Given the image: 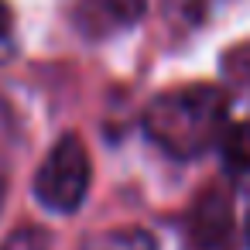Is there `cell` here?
I'll use <instances>...</instances> for the list:
<instances>
[{"instance_id": "6da1fadb", "label": "cell", "mask_w": 250, "mask_h": 250, "mask_svg": "<svg viewBox=\"0 0 250 250\" xmlns=\"http://www.w3.org/2000/svg\"><path fill=\"white\" fill-rule=\"evenodd\" d=\"M229 117V96L212 83H188L158 93L144 106V134L175 161H192L219 144Z\"/></svg>"}, {"instance_id": "7a4b0ae2", "label": "cell", "mask_w": 250, "mask_h": 250, "mask_svg": "<svg viewBox=\"0 0 250 250\" xmlns=\"http://www.w3.org/2000/svg\"><path fill=\"white\" fill-rule=\"evenodd\" d=\"M89 182H93V161L86 144L79 141V134H62L45 154V161L38 165L31 188L45 209L59 216H72L86 202Z\"/></svg>"}, {"instance_id": "3957f363", "label": "cell", "mask_w": 250, "mask_h": 250, "mask_svg": "<svg viewBox=\"0 0 250 250\" xmlns=\"http://www.w3.org/2000/svg\"><path fill=\"white\" fill-rule=\"evenodd\" d=\"M188 250H240L236 247V209L229 185H206L185 216Z\"/></svg>"}, {"instance_id": "277c9868", "label": "cell", "mask_w": 250, "mask_h": 250, "mask_svg": "<svg viewBox=\"0 0 250 250\" xmlns=\"http://www.w3.org/2000/svg\"><path fill=\"white\" fill-rule=\"evenodd\" d=\"M216 147H219L226 175L236 178V182H250V120L229 124Z\"/></svg>"}, {"instance_id": "5b68a950", "label": "cell", "mask_w": 250, "mask_h": 250, "mask_svg": "<svg viewBox=\"0 0 250 250\" xmlns=\"http://www.w3.org/2000/svg\"><path fill=\"white\" fill-rule=\"evenodd\" d=\"M83 250H158V240L141 226H127V229H110V233L89 236Z\"/></svg>"}, {"instance_id": "8992f818", "label": "cell", "mask_w": 250, "mask_h": 250, "mask_svg": "<svg viewBox=\"0 0 250 250\" xmlns=\"http://www.w3.org/2000/svg\"><path fill=\"white\" fill-rule=\"evenodd\" d=\"M89 4H93L106 21L127 28V24H137V21H141L144 7H147V0H89Z\"/></svg>"}, {"instance_id": "52a82bcc", "label": "cell", "mask_w": 250, "mask_h": 250, "mask_svg": "<svg viewBox=\"0 0 250 250\" xmlns=\"http://www.w3.org/2000/svg\"><path fill=\"white\" fill-rule=\"evenodd\" d=\"M0 250H52V236L42 226H21L4 240Z\"/></svg>"}, {"instance_id": "ba28073f", "label": "cell", "mask_w": 250, "mask_h": 250, "mask_svg": "<svg viewBox=\"0 0 250 250\" xmlns=\"http://www.w3.org/2000/svg\"><path fill=\"white\" fill-rule=\"evenodd\" d=\"M11 28H14V14H11V7H7V0H0V38H7Z\"/></svg>"}, {"instance_id": "9c48e42d", "label": "cell", "mask_w": 250, "mask_h": 250, "mask_svg": "<svg viewBox=\"0 0 250 250\" xmlns=\"http://www.w3.org/2000/svg\"><path fill=\"white\" fill-rule=\"evenodd\" d=\"M4 202H7V182L0 178V209H4Z\"/></svg>"}, {"instance_id": "30bf717a", "label": "cell", "mask_w": 250, "mask_h": 250, "mask_svg": "<svg viewBox=\"0 0 250 250\" xmlns=\"http://www.w3.org/2000/svg\"><path fill=\"white\" fill-rule=\"evenodd\" d=\"M247 243H250V219H247Z\"/></svg>"}]
</instances>
